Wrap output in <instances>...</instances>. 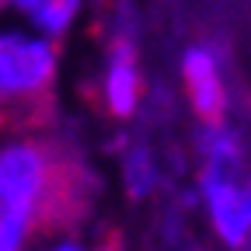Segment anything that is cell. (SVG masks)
<instances>
[{"mask_svg": "<svg viewBox=\"0 0 251 251\" xmlns=\"http://www.w3.org/2000/svg\"><path fill=\"white\" fill-rule=\"evenodd\" d=\"M77 161L52 140L18 133L0 143V224L21 234L67 227L80 213Z\"/></svg>", "mask_w": 251, "mask_h": 251, "instance_id": "1", "label": "cell"}, {"mask_svg": "<svg viewBox=\"0 0 251 251\" xmlns=\"http://www.w3.org/2000/svg\"><path fill=\"white\" fill-rule=\"evenodd\" d=\"M199 202L227 251H251V171L241 136L227 122L199 126Z\"/></svg>", "mask_w": 251, "mask_h": 251, "instance_id": "2", "label": "cell"}, {"mask_svg": "<svg viewBox=\"0 0 251 251\" xmlns=\"http://www.w3.org/2000/svg\"><path fill=\"white\" fill-rule=\"evenodd\" d=\"M59 77L56 39L25 28H0V126H35Z\"/></svg>", "mask_w": 251, "mask_h": 251, "instance_id": "3", "label": "cell"}, {"mask_svg": "<svg viewBox=\"0 0 251 251\" xmlns=\"http://www.w3.org/2000/svg\"><path fill=\"white\" fill-rule=\"evenodd\" d=\"M98 91H101V105L112 119H136L143 108V70H140V49L129 28H119L105 46V63H101V77H98Z\"/></svg>", "mask_w": 251, "mask_h": 251, "instance_id": "4", "label": "cell"}, {"mask_svg": "<svg viewBox=\"0 0 251 251\" xmlns=\"http://www.w3.org/2000/svg\"><path fill=\"white\" fill-rule=\"evenodd\" d=\"M181 87L192 105L199 126L206 122H227L230 108V87L224 77V59L213 46L192 42L181 52Z\"/></svg>", "mask_w": 251, "mask_h": 251, "instance_id": "5", "label": "cell"}, {"mask_svg": "<svg viewBox=\"0 0 251 251\" xmlns=\"http://www.w3.org/2000/svg\"><path fill=\"white\" fill-rule=\"evenodd\" d=\"M84 0H0V11H11L31 25V31H42L49 39H63L80 18Z\"/></svg>", "mask_w": 251, "mask_h": 251, "instance_id": "6", "label": "cell"}, {"mask_svg": "<svg viewBox=\"0 0 251 251\" xmlns=\"http://www.w3.org/2000/svg\"><path fill=\"white\" fill-rule=\"evenodd\" d=\"M122 185L129 199H147L157 185H161V168H157V157L147 143H129L122 150Z\"/></svg>", "mask_w": 251, "mask_h": 251, "instance_id": "7", "label": "cell"}, {"mask_svg": "<svg viewBox=\"0 0 251 251\" xmlns=\"http://www.w3.org/2000/svg\"><path fill=\"white\" fill-rule=\"evenodd\" d=\"M25 241H28V234L14 230V227H7V224H0V251H21Z\"/></svg>", "mask_w": 251, "mask_h": 251, "instance_id": "8", "label": "cell"}, {"mask_svg": "<svg viewBox=\"0 0 251 251\" xmlns=\"http://www.w3.org/2000/svg\"><path fill=\"white\" fill-rule=\"evenodd\" d=\"M49 251H105V248H91V244H84V241H77V237H63V241H56Z\"/></svg>", "mask_w": 251, "mask_h": 251, "instance_id": "9", "label": "cell"}]
</instances>
